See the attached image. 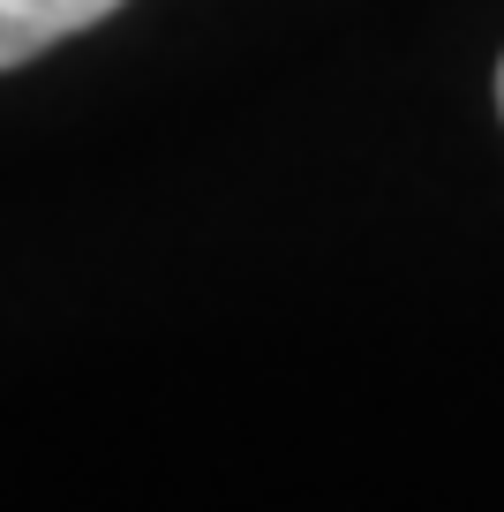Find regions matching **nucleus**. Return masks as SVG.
<instances>
[{"mask_svg": "<svg viewBox=\"0 0 504 512\" xmlns=\"http://www.w3.org/2000/svg\"><path fill=\"white\" fill-rule=\"evenodd\" d=\"M497 106H504V68H497Z\"/></svg>", "mask_w": 504, "mask_h": 512, "instance_id": "2", "label": "nucleus"}, {"mask_svg": "<svg viewBox=\"0 0 504 512\" xmlns=\"http://www.w3.org/2000/svg\"><path fill=\"white\" fill-rule=\"evenodd\" d=\"M113 8H121V0H0V68L38 61L46 46L106 23Z\"/></svg>", "mask_w": 504, "mask_h": 512, "instance_id": "1", "label": "nucleus"}]
</instances>
